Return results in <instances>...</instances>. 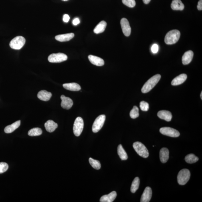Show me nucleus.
Wrapping results in <instances>:
<instances>
[{
  "label": "nucleus",
  "instance_id": "obj_1",
  "mask_svg": "<svg viewBox=\"0 0 202 202\" xmlns=\"http://www.w3.org/2000/svg\"><path fill=\"white\" fill-rule=\"evenodd\" d=\"M161 78V75L157 74L154 75L149 79L144 85L142 89V92L146 93L149 92L159 82Z\"/></svg>",
  "mask_w": 202,
  "mask_h": 202
},
{
  "label": "nucleus",
  "instance_id": "obj_2",
  "mask_svg": "<svg viewBox=\"0 0 202 202\" xmlns=\"http://www.w3.org/2000/svg\"><path fill=\"white\" fill-rule=\"evenodd\" d=\"M181 33L177 30H173L168 32L166 35L164 41L167 45L175 44L179 41Z\"/></svg>",
  "mask_w": 202,
  "mask_h": 202
},
{
  "label": "nucleus",
  "instance_id": "obj_3",
  "mask_svg": "<svg viewBox=\"0 0 202 202\" xmlns=\"http://www.w3.org/2000/svg\"><path fill=\"white\" fill-rule=\"evenodd\" d=\"M133 147L138 155L144 158H147L149 155L148 150L146 146L142 143L137 142L134 143Z\"/></svg>",
  "mask_w": 202,
  "mask_h": 202
},
{
  "label": "nucleus",
  "instance_id": "obj_4",
  "mask_svg": "<svg viewBox=\"0 0 202 202\" xmlns=\"http://www.w3.org/2000/svg\"><path fill=\"white\" fill-rule=\"evenodd\" d=\"M191 176L189 170L183 169L179 172L177 176V182L180 185H184L188 182Z\"/></svg>",
  "mask_w": 202,
  "mask_h": 202
},
{
  "label": "nucleus",
  "instance_id": "obj_5",
  "mask_svg": "<svg viewBox=\"0 0 202 202\" xmlns=\"http://www.w3.org/2000/svg\"><path fill=\"white\" fill-rule=\"evenodd\" d=\"M25 39L23 36H18L12 39L9 43L11 48L14 49H20L25 45Z\"/></svg>",
  "mask_w": 202,
  "mask_h": 202
},
{
  "label": "nucleus",
  "instance_id": "obj_6",
  "mask_svg": "<svg viewBox=\"0 0 202 202\" xmlns=\"http://www.w3.org/2000/svg\"><path fill=\"white\" fill-rule=\"evenodd\" d=\"M84 126V121L80 117H78L75 120L73 131L75 136L78 137L80 135L83 130Z\"/></svg>",
  "mask_w": 202,
  "mask_h": 202
},
{
  "label": "nucleus",
  "instance_id": "obj_7",
  "mask_svg": "<svg viewBox=\"0 0 202 202\" xmlns=\"http://www.w3.org/2000/svg\"><path fill=\"white\" fill-rule=\"evenodd\" d=\"M105 120L106 116L104 115H100L98 117L93 124V132L96 133L99 131L104 126Z\"/></svg>",
  "mask_w": 202,
  "mask_h": 202
},
{
  "label": "nucleus",
  "instance_id": "obj_8",
  "mask_svg": "<svg viewBox=\"0 0 202 202\" xmlns=\"http://www.w3.org/2000/svg\"><path fill=\"white\" fill-rule=\"evenodd\" d=\"M67 59V55L62 53L52 54L49 55L48 57L49 62L53 63L62 62L66 61Z\"/></svg>",
  "mask_w": 202,
  "mask_h": 202
},
{
  "label": "nucleus",
  "instance_id": "obj_9",
  "mask_svg": "<svg viewBox=\"0 0 202 202\" xmlns=\"http://www.w3.org/2000/svg\"><path fill=\"white\" fill-rule=\"evenodd\" d=\"M160 132L164 135L172 137H177L179 136L180 132L173 128L164 127L160 128Z\"/></svg>",
  "mask_w": 202,
  "mask_h": 202
},
{
  "label": "nucleus",
  "instance_id": "obj_10",
  "mask_svg": "<svg viewBox=\"0 0 202 202\" xmlns=\"http://www.w3.org/2000/svg\"><path fill=\"white\" fill-rule=\"evenodd\" d=\"M121 25L124 35L126 36H129L131 33V28L126 18L122 19L121 21Z\"/></svg>",
  "mask_w": 202,
  "mask_h": 202
},
{
  "label": "nucleus",
  "instance_id": "obj_11",
  "mask_svg": "<svg viewBox=\"0 0 202 202\" xmlns=\"http://www.w3.org/2000/svg\"><path fill=\"white\" fill-rule=\"evenodd\" d=\"M61 99L62 101L61 104V107L67 110L69 109L72 108L73 105V102L70 98L63 95L61 96Z\"/></svg>",
  "mask_w": 202,
  "mask_h": 202
},
{
  "label": "nucleus",
  "instance_id": "obj_12",
  "mask_svg": "<svg viewBox=\"0 0 202 202\" xmlns=\"http://www.w3.org/2000/svg\"><path fill=\"white\" fill-rule=\"evenodd\" d=\"M152 196V191L149 187L146 188L143 193L140 199L141 202H149L151 199Z\"/></svg>",
  "mask_w": 202,
  "mask_h": 202
},
{
  "label": "nucleus",
  "instance_id": "obj_13",
  "mask_svg": "<svg viewBox=\"0 0 202 202\" xmlns=\"http://www.w3.org/2000/svg\"><path fill=\"white\" fill-rule=\"evenodd\" d=\"M88 58L90 62L96 66H104V61L100 57L94 55H89Z\"/></svg>",
  "mask_w": 202,
  "mask_h": 202
},
{
  "label": "nucleus",
  "instance_id": "obj_14",
  "mask_svg": "<svg viewBox=\"0 0 202 202\" xmlns=\"http://www.w3.org/2000/svg\"><path fill=\"white\" fill-rule=\"evenodd\" d=\"M157 115L161 119L164 120L167 122L171 121L172 118V115L171 112L168 111L162 110L158 112Z\"/></svg>",
  "mask_w": 202,
  "mask_h": 202
},
{
  "label": "nucleus",
  "instance_id": "obj_15",
  "mask_svg": "<svg viewBox=\"0 0 202 202\" xmlns=\"http://www.w3.org/2000/svg\"><path fill=\"white\" fill-rule=\"evenodd\" d=\"M194 53L193 51L189 50L186 52L182 57V63L184 65H187L191 63L193 60Z\"/></svg>",
  "mask_w": 202,
  "mask_h": 202
},
{
  "label": "nucleus",
  "instance_id": "obj_16",
  "mask_svg": "<svg viewBox=\"0 0 202 202\" xmlns=\"http://www.w3.org/2000/svg\"><path fill=\"white\" fill-rule=\"evenodd\" d=\"M160 157L161 161L163 163H166L169 157V152L168 149L163 148L160 150Z\"/></svg>",
  "mask_w": 202,
  "mask_h": 202
},
{
  "label": "nucleus",
  "instance_id": "obj_17",
  "mask_svg": "<svg viewBox=\"0 0 202 202\" xmlns=\"http://www.w3.org/2000/svg\"><path fill=\"white\" fill-rule=\"evenodd\" d=\"M117 196L115 191H112L108 195H104L100 198V202H113Z\"/></svg>",
  "mask_w": 202,
  "mask_h": 202
},
{
  "label": "nucleus",
  "instance_id": "obj_18",
  "mask_svg": "<svg viewBox=\"0 0 202 202\" xmlns=\"http://www.w3.org/2000/svg\"><path fill=\"white\" fill-rule=\"evenodd\" d=\"M74 34L73 33H67L57 35L55 37V39L57 41L63 42L70 41L74 37Z\"/></svg>",
  "mask_w": 202,
  "mask_h": 202
},
{
  "label": "nucleus",
  "instance_id": "obj_19",
  "mask_svg": "<svg viewBox=\"0 0 202 202\" xmlns=\"http://www.w3.org/2000/svg\"><path fill=\"white\" fill-rule=\"evenodd\" d=\"M187 75L185 74H182L174 78L171 82L172 86H176L181 85L183 83L187 80Z\"/></svg>",
  "mask_w": 202,
  "mask_h": 202
},
{
  "label": "nucleus",
  "instance_id": "obj_20",
  "mask_svg": "<svg viewBox=\"0 0 202 202\" xmlns=\"http://www.w3.org/2000/svg\"><path fill=\"white\" fill-rule=\"evenodd\" d=\"M52 94L46 90H41L37 95V98L41 100L48 101L50 99Z\"/></svg>",
  "mask_w": 202,
  "mask_h": 202
},
{
  "label": "nucleus",
  "instance_id": "obj_21",
  "mask_svg": "<svg viewBox=\"0 0 202 202\" xmlns=\"http://www.w3.org/2000/svg\"><path fill=\"white\" fill-rule=\"evenodd\" d=\"M45 127L48 132H52L58 127V124L53 121L49 120L45 122Z\"/></svg>",
  "mask_w": 202,
  "mask_h": 202
},
{
  "label": "nucleus",
  "instance_id": "obj_22",
  "mask_svg": "<svg viewBox=\"0 0 202 202\" xmlns=\"http://www.w3.org/2000/svg\"><path fill=\"white\" fill-rule=\"evenodd\" d=\"M20 123L21 121L20 120H19L14 123L10 125L7 126L5 128V132L8 134L11 133L19 127L20 125Z\"/></svg>",
  "mask_w": 202,
  "mask_h": 202
},
{
  "label": "nucleus",
  "instance_id": "obj_23",
  "mask_svg": "<svg viewBox=\"0 0 202 202\" xmlns=\"http://www.w3.org/2000/svg\"><path fill=\"white\" fill-rule=\"evenodd\" d=\"M171 7L174 10L182 11L185 8V6L181 0H173Z\"/></svg>",
  "mask_w": 202,
  "mask_h": 202
},
{
  "label": "nucleus",
  "instance_id": "obj_24",
  "mask_svg": "<svg viewBox=\"0 0 202 202\" xmlns=\"http://www.w3.org/2000/svg\"><path fill=\"white\" fill-rule=\"evenodd\" d=\"M63 86L66 90L71 91H79L81 89L80 85L76 83H67L63 84Z\"/></svg>",
  "mask_w": 202,
  "mask_h": 202
},
{
  "label": "nucleus",
  "instance_id": "obj_25",
  "mask_svg": "<svg viewBox=\"0 0 202 202\" xmlns=\"http://www.w3.org/2000/svg\"><path fill=\"white\" fill-rule=\"evenodd\" d=\"M107 25L106 21H101L97 25L94 30V32L96 34L102 33L105 30Z\"/></svg>",
  "mask_w": 202,
  "mask_h": 202
},
{
  "label": "nucleus",
  "instance_id": "obj_26",
  "mask_svg": "<svg viewBox=\"0 0 202 202\" xmlns=\"http://www.w3.org/2000/svg\"><path fill=\"white\" fill-rule=\"evenodd\" d=\"M117 151L118 155L121 160H126L128 159L127 154L121 144H120L118 146Z\"/></svg>",
  "mask_w": 202,
  "mask_h": 202
},
{
  "label": "nucleus",
  "instance_id": "obj_27",
  "mask_svg": "<svg viewBox=\"0 0 202 202\" xmlns=\"http://www.w3.org/2000/svg\"><path fill=\"white\" fill-rule=\"evenodd\" d=\"M140 185V179L138 177H136L133 182H132L131 187V191L132 193H136L139 188Z\"/></svg>",
  "mask_w": 202,
  "mask_h": 202
},
{
  "label": "nucleus",
  "instance_id": "obj_28",
  "mask_svg": "<svg viewBox=\"0 0 202 202\" xmlns=\"http://www.w3.org/2000/svg\"><path fill=\"white\" fill-rule=\"evenodd\" d=\"M199 158L196 156L194 154H189L186 156L185 157V160L186 162L188 163L193 164L199 161Z\"/></svg>",
  "mask_w": 202,
  "mask_h": 202
},
{
  "label": "nucleus",
  "instance_id": "obj_29",
  "mask_svg": "<svg viewBox=\"0 0 202 202\" xmlns=\"http://www.w3.org/2000/svg\"><path fill=\"white\" fill-rule=\"evenodd\" d=\"M42 131L41 128H35L30 130L28 133L29 136H36L41 135L42 134Z\"/></svg>",
  "mask_w": 202,
  "mask_h": 202
},
{
  "label": "nucleus",
  "instance_id": "obj_30",
  "mask_svg": "<svg viewBox=\"0 0 202 202\" xmlns=\"http://www.w3.org/2000/svg\"><path fill=\"white\" fill-rule=\"evenodd\" d=\"M89 161L92 167L96 170H99L101 168L100 162L98 160H95L92 158H90Z\"/></svg>",
  "mask_w": 202,
  "mask_h": 202
},
{
  "label": "nucleus",
  "instance_id": "obj_31",
  "mask_svg": "<svg viewBox=\"0 0 202 202\" xmlns=\"http://www.w3.org/2000/svg\"><path fill=\"white\" fill-rule=\"evenodd\" d=\"M130 116L132 119H136L139 116V109L136 106H134L130 112Z\"/></svg>",
  "mask_w": 202,
  "mask_h": 202
},
{
  "label": "nucleus",
  "instance_id": "obj_32",
  "mask_svg": "<svg viewBox=\"0 0 202 202\" xmlns=\"http://www.w3.org/2000/svg\"><path fill=\"white\" fill-rule=\"evenodd\" d=\"M122 3L129 7L133 8L136 5L135 0H122Z\"/></svg>",
  "mask_w": 202,
  "mask_h": 202
},
{
  "label": "nucleus",
  "instance_id": "obj_33",
  "mask_svg": "<svg viewBox=\"0 0 202 202\" xmlns=\"http://www.w3.org/2000/svg\"><path fill=\"white\" fill-rule=\"evenodd\" d=\"M8 167V165L6 162H0V174L3 173L6 171Z\"/></svg>",
  "mask_w": 202,
  "mask_h": 202
},
{
  "label": "nucleus",
  "instance_id": "obj_34",
  "mask_svg": "<svg viewBox=\"0 0 202 202\" xmlns=\"http://www.w3.org/2000/svg\"><path fill=\"white\" fill-rule=\"evenodd\" d=\"M140 107L141 110L143 111H147L149 109V104L145 101H142L140 102Z\"/></svg>",
  "mask_w": 202,
  "mask_h": 202
},
{
  "label": "nucleus",
  "instance_id": "obj_35",
  "mask_svg": "<svg viewBox=\"0 0 202 202\" xmlns=\"http://www.w3.org/2000/svg\"><path fill=\"white\" fill-rule=\"evenodd\" d=\"M158 50H159V46L157 44H154L152 45L151 48V50L152 52L154 54H156V53H157Z\"/></svg>",
  "mask_w": 202,
  "mask_h": 202
},
{
  "label": "nucleus",
  "instance_id": "obj_36",
  "mask_svg": "<svg viewBox=\"0 0 202 202\" xmlns=\"http://www.w3.org/2000/svg\"><path fill=\"white\" fill-rule=\"evenodd\" d=\"M70 20V17L67 14H65L63 16V20L65 22L67 23Z\"/></svg>",
  "mask_w": 202,
  "mask_h": 202
},
{
  "label": "nucleus",
  "instance_id": "obj_37",
  "mask_svg": "<svg viewBox=\"0 0 202 202\" xmlns=\"http://www.w3.org/2000/svg\"><path fill=\"white\" fill-rule=\"evenodd\" d=\"M197 9L201 11L202 10V0H199L198 3L197 5Z\"/></svg>",
  "mask_w": 202,
  "mask_h": 202
},
{
  "label": "nucleus",
  "instance_id": "obj_38",
  "mask_svg": "<svg viewBox=\"0 0 202 202\" xmlns=\"http://www.w3.org/2000/svg\"><path fill=\"white\" fill-rule=\"evenodd\" d=\"M80 23V20L78 18H75L73 21V24L75 25H76Z\"/></svg>",
  "mask_w": 202,
  "mask_h": 202
},
{
  "label": "nucleus",
  "instance_id": "obj_39",
  "mask_svg": "<svg viewBox=\"0 0 202 202\" xmlns=\"http://www.w3.org/2000/svg\"><path fill=\"white\" fill-rule=\"evenodd\" d=\"M151 0H143V3L146 4H148L149 3Z\"/></svg>",
  "mask_w": 202,
  "mask_h": 202
},
{
  "label": "nucleus",
  "instance_id": "obj_40",
  "mask_svg": "<svg viewBox=\"0 0 202 202\" xmlns=\"http://www.w3.org/2000/svg\"><path fill=\"white\" fill-rule=\"evenodd\" d=\"M200 97H201V100H202V92H201V93Z\"/></svg>",
  "mask_w": 202,
  "mask_h": 202
},
{
  "label": "nucleus",
  "instance_id": "obj_41",
  "mask_svg": "<svg viewBox=\"0 0 202 202\" xmlns=\"http://www.w3.org/2000/svg\"><path fill=\"white\" fill-rule=\"evenodd\" d=\"M63 1H68V0H63Z\"/></svg>",
  "mask_w": 202,
  "mask_h": 202
}]
</instances>
